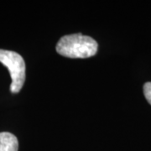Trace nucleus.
I'll return each instance as SVG.
<instances>
[{"label":"nucleus","mask_w":151,"mask_h":151,"mask_svg":"<svg viewBox=\"0 0 151 151\" xmlns=\"http://www.w3.org/2000/svg\"><path fill=\"white\" fill-rule=\"evenodd\" d=\"M19 142L11 133H0V151H18Z\"/></svg>","instance_id":"3"},{"label":"nucleus","mask_w":151,"mask_h":151,"mask_svg":"<svg viewBox=\"0 0 151 151\" xmlns=\"http://www.w3.org/2000/svg\"><path fill=\"white\" fill-rule=\"evenodd\" d=\"M0 62L9 71L11 92H19L25 81V63L23 57L17 52L0 49Z\"/></svg>","instance_id":"2"},{"label":"nucleus","mask_w":151,"mask_h":151,"mask_svg":"<svg viewBox=\"0 0 151 151\" xmlns=\"http://www.w3.org/2000/svg\"><path fill=\"white\" fill-rule=\"evenodd\" d=\"M144 94L146 100L151 105V82H146L144 85Z\"/></svg>","instance_id":"4"},{"label":"nucleus","mask_w":151,"mask_h":151,"mask_svg":"<svg viewBox=\"0 0 151 151\" xmlns=\"http://www.w3.org/2000/svg\"><path fill=\"white\" fill-rule=\"evenodd\" d=\"M97 42L82 34L65 35L56 44V51L68 58H88L97 53Z\"/></svg>","instance_id":"1"}]
</instances>
